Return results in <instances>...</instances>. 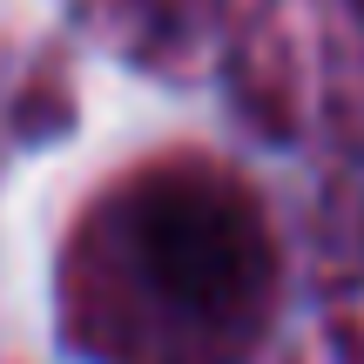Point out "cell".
<instances>
[{
	"label": "cell",
	"instance_id": "1",
	"mask_svg": "<svg viewBox=\"0 0 364 364\" xmlns=\"http://www.w3.org/2000/svg\"><path fill=\"white\" fill-rule=\"evenodd\" d=\"M122 257L182 338H223L263 297L270 250L243 196L223 182H149L122 209Z\"/></svg>",
	"mask_w": 364,
	"mask_h": 364
}]
</instances>
